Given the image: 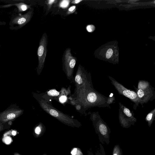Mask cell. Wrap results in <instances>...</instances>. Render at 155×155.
Returning <instances> with one entry per match:
<instances>
[{
    "label": "cell",
    "mask_w": 155,
    "mask_h": 155,
    "mask_svg": "<svg viewBox=\"0 0 155 155\" xmlns=\"http://www.w3.org/2000/svg\"><path fill=\"white\" fill-rule=\"evenodd\" d=\"M75 94L77 95L78 100H81L78 103H82V104L86 107L94 106L100 107L107 105L105 103H107V98L100 95L93 90L91 87L83 89Z\"/></svg>",
    "instance_id": "obj_1"
},
{
    "label": "cell",
    "mask_w": 155,
    "mask_h": 155,
    "mask_svg": "<svg viewBox=\"0 0 155 155\" xmlns=\"http://www.w3.org/2000/svg\"><path fill=\"white\" fill-rule=\"evenodd\" d=\"M38 101L44 110L63 123L73 127H79L81 126V123L78 120L57 109L46 101L41 98Z\"/></svg>",
    "instance_id": "obj_2"
},
{
    "label": "cell",
    "mask_w": 155,
    "mask_h": 155,
    "mask_svg": "<svg viewBox=\"0 0 155 155\" xmlns=\"http://www.w3.org/2000/svg\"><path fill=\"white\" fill-rule=\"evenodd\" d=\"M34 9L31 8L25 13L13 14L9 21V28L12 30L20 29L28 23L33 14Z\"/></svg>",
    "instance_id": "obj_3"
},
{
    "label": "cell",
    "mask_w": 155,
    "mask_h": 155,
    "mask_svg": "<svg viewBox=\"0 0 155 155\" xmlns=\"http://www.w3.org/2000/svg\"><path fill=\"white\" fill-rule=\"evenodd\" d=\"M71 51L70 48H66L62 58L63 69L69 80L72 78L74 69L77 60V58L72 55Z\"/></svg>",
    "instance_id": "obj_4"
},
{
    "label": "cell",
    "mask_w": 155,
    "mask_h": 155,
    "mask_svg": "<svg viewBox=\"0 0 155 155\" xmlns=\"http://www.w3.org/2000/svg\"><path fill=\"white\" fill-rule=\"evenodd\" d=\"M48 36L46 33L42 35L39 41L37 50V56L38 59V65L37 72L39 75L41 72L44 66L47 49Z\"/></svg>",
    "instance_id": "obj_5"
},
{
    "label": "cell",
    "mask_w": 155,
    "mask_h": 155,
    "mask_svg": "<svg viewBox=\"0 0 155 155\" xmlns=\"http://www.w3.org/2000/svg\"><path fill=\"white\" fill-rule=\"evenodd\" d=\"M24 110L15 104L12 105L0 113V122H11L22 115Z\"/></svg>",
    "instance_id": "obj_6"
},
{
    "label": "cell",
    "mask_w": 155,
    "mask_h": 155,
    "mask_svg": "<svg viewBox=\"0 0 155 155\" xmlns=\"http://www.w3.org/2000/svg\"><path fill=\"white\" fill-rule=\"evenodd\" d=\"M88 76L80 64L78 67L74 79L76 87L75 92L91 87Z\"/></svg>",
    "instance_id": "obj_7"
},
{
    "label": "cell",
    "mask_w": 155,
    "mask_h": 155,
    "mask_svg": "<svg viewBox=\"0 0 155 155\" xmlns=\"http://www.w3.org/2000/svg\"><path fill=\"white\" fill-rule=\"evenodd\" d=\"M109 78L112 84L119 93L130 99L136 105H137L140 103L137 94L135 91L127 89L112 78L110 77Z\"/></svg>",
    "instance_id": "obj_8"
},
{
    "label": "cell",
    "mask_w": 155,
    "mask_h": 155,
    "mask_svg": "<svg viewBox=\"0 0 155 155\" xmlns=\"http://www.w3.org/2000/svg\"><path fill=\"white\" fill-rule=\"evenodd\" d=\"M8 4L4 5H0V8H8L12 6H15L17 10L16 12L18 14L25 12L30 9L31 5H28L25 2L24 0H2L1 1Z\"/></svg>",
    "instance_id": "obj_9"
},
{
    "label": "cell",
    "mask_w": 155,
    "mask_h": 155,
    "mask_svg": "<svg viewBox=\"0 0 155 155\" xmlns=\"http://www.w3.org/2000/svg\"><path fill=\"white\" fill-rule=\"evenodd\" d=\"M95 124V127L98 134L99 137L104 139L108 144L109 140L110 130L107 124L100 117Z\"/></svg>",
    "instance_id": "obj_10"
},
{
    "label": "cell",
    "mask_w": 155,
    "mask_h": 155,
    "mask_svg": "<svg viewBox=\"0 0 155 155\" xmlns=\"http://www.w3.org/2000/svg\"><path fill=\"white\" fill-rule=\"evenodd\" d=\"M145 89H137L136 93L140 103H143L148 100L150 96V92Z\"/></svg>",
    "instance_id": "obj_11"
},
{
    "label": "cell",
    "mask_w": 155,
    "mask_h": 155,
    "mask_svg": "<svg viewBox=\"0 0 155 155\" xmlns=\"http://www.w3.org/2000/svg\"><path fill=\"white\" fill-rule=\"evenodd\" d=\"M45 131V128L43 124L40 123L36 126L34 130L35 136L36 137H38L42 136Z\"/></svg>",
    "instance_id": "obj_12"
},
{
    "label": "cell",
    "mask_w": 155,
    "mask_h": 155,
    "mask_svg": "<svg viewBox=\"0 0 155 155\" xmlns=\"http://www.w3.org/2000/svg\"><path fill=\"white\" fill-rule=\"evenodd\" d=\"M120 106L121 107V110L124 114L128 118L130 122L131 121L133 123L136 121V119L134 117L132 113L128 109L121 104Z\"/></svg>",
    "instance_id": "obj_13"
},
{
    "label": "cell",
    "mask_w": 155,
    "mask_h": 155,
    "mask_svg": "<svg viewBox=\"0 0 155 155\" xmlns=\"http://www.w3.org/2000/svg\"><path fill=\"white\" fill-rule=\"evenodd\" d=\"M155 109L152 110L146 116V120L148 122L149 126L150 127L152 124L154 117Z\"/></svg>",
    "instance_id": "obj_14"
},
{
    "label": "cell",
    "mask_w": 155,
    "mask_h": 155,
    "mask_svg": "<svg viewBox=\"0 0 155 155\" xmlns=\"http://www.w3.org/2000/svg\"><path fill=\"white\" fill-rule=\"evenodd\" d=\"M61 94L62 93H60V92H58L55 89H54L50 90L49 91H48L45 95H47L48 97H56L57 96L59 97V95Z\"/></svg>",
    "instance_id": "obj_15"
},
{
    "label": "cell",
    "mask_w": 155,
    "mask_h": 155,
    "mask_svg": "<svg viewBox=\"0 0 155 155\" xmlns=\"http://www.w3.org/2000/svg\"><path fill=\"white\" fill-rule=\"evenodd\" d=\"M112 155H123L122 150L119 145H116L114 147Z\"/></svg>",
    "instance_id": "obj_16"
},
{
    "label": "cell",
    "mask_w": 155,
    "mask_h": 155,
    "mask_svg": "<svg viewBox=\"0 0 155 155\" xmlns=\"http://www.w3.org/2000/svg\"><path fill=\"white\" fill-rule=\"evenodd\" d=\"M71 1L69 0H63L61 1L59 3V6L62 8H66L69 6Z\"/></svg>",
    "instance_id": "obj_17"
},
{
    "label": "cell",
    "mask_w": 155,
    "mask_h": 155,
    "mask_svg": "<svg viewBox=\"0 0 155 155\" xmlns=\"http://www.w3.org/2000/svg\"><path fill=\"white\" fill-rule=\"evenodd\" d=\"M70 153L71 155H83L81 150L78 147H74L72 148Z\"/></svg>",
    "instance_id": "obj_18"
},
{
    "label": "cell",
    "mask_w": 155,
    "mask_h": 155,
    "mask_svg": "<svg viewBox=\"0 0 155 155\" xmlns=\"http://www.w3.org/2000/svg\"><path fill=\"white\" fill-rule=\"evenodd\" d=\"M57 2L58 1L56 0H48L46 1L45 3L47 6L48 10L50 9L53 4L57 3Z\"/></svg>",
    "instance_id": "obj_19"
},
{
    "label": "cell",
    "mask_w": 155,
    "mask_h": 155,
    "mask_svg": "<svg viewBox=\"0 0 155 155\" xmlns=\"http://www.w3.org/2000/svg\"><path fill=\"white\" fill-rule=\"evenodd\" d=\"M67 97L66 95H62L59 97V100L61 103H64L67 101Z\"/></svg>",
    "instance_id": "obj_20"
},
{
    "label": "cell",
    "mask_w": 155,
    "mask_h": 155,
    "mask_svg": "<svg viewBox=\"0 0 155 155\" xmlns=\"http://www.w3.org/2000/svg\"><path fill=\"white\" fill-rule=\"evenodd\" d=\"M76 10V7L75 6L73 5L70 7L68 11L67 14V15H69L74 12Z\"/></svg>",
    "instance_id": "obj_21"
},
{
    "label": "cell",
    "mask_w": 155,
    "mask_h": 155,
    "mask_svg": "<svg viewBox=\"0 0 155 155\" xmlns=\"http://www.w3.org/2000/svg\"><path fill=\"white\" fill-rule=\"evenodd\" d=\"M87 31L90 32H93L95 29L94 26L92 25H88L86 27Z\"/></svg>",
    "instance_id": "obj_22"
},
{
    "label": "cell",
    "mask_w": 155,
    "mask_h": 155,
    "mask_svg": "<svg viewBox=\"0 0 155 155\" xmlns=\"http://www.w3.org/2000/svg\"><path fill=\"white\" fill-rule=\"evenodd\" d=\"M113 53V51L111 49H109L107 51L106 54V57L107 58H109L112 55Z\"/></svg>",
    "instance_id": "obj_23"
},
{
    "label": "cell",
    "mask_w": 155,
    "mask_h": 155,
    "mask_svg": "<svg viewBox=\"0 0 155 155\" xmlns=\"http://www.w3.org/2000/svg\"><path fill=\"white\" fill-rule=\"evenodd\" d=\"M6 123H3L0 122V131L5 129V127H7V124H6Z\"/></svg>",
    "instance_id": "obj_24"
},
{
    "label": "cell",
    "mask_w": 155,
    "mask_h": 155,
    "mask_svg": "<svg viewBox=\"0 0 155 155\" xmlns=\"http://www.w3.org/2000/svg\"><path fill=\"white\" fill-rule=\"evenodd\" d=\"M82 0H74L72 1L71 2V3L73 4H78L80 2L82 1Z\"/></svg>",
    "instance_id": "obj_25"
},
{
    "label": "cell",
    "mask_w": 155,
    "mask_h": 155,
    "mask_svg": "<svg viewBox=\"0 0 155 155\" xmlns=\"http://www.w3.org/2000/svg\"><path fill=\"white\" fill-rule=\"evenodd\" d=\"M11 141L10 138L8 137H7L5 138V142L6 143H9Z\"/></svg>",
    "instance_id": "obj_26"
},
{
    "label": "cell",
    "mask_w": 155,
    "mask_h": 155,
    "mask_svg": "<svg viewBox=\"0 0 155 155\" xmlns=\"http://www.w3.org/2000/svg\"><path fill=\"white\" fill-rule=\"evenodd\" d=\"M6 23L4 21H0V25H5Z\"/></svg>",
    "instance_id": "obj_27"
},
{
    "label": "cell",
    "mask_w": 155,
    "mask_h": 155,
    "mask_svg": "<svg viewBox=\"0 0 155 155\" xmlns=\"http://www.w3.org/2000/svg\"><path fill=\"white\" fill-rule=\"evenodd\" d=\"M16 132L14 130L13 131L12 133V134L14 136L16 135Z\"/></svg>",
    "instance_id": "obj_28"
},
{
    "label": "cell",
    "mask_w": 155,
    "mask_h": 155,
    "mask_svg": "<svg viewBox=\"0 0 155 155\" xmlns=\"http://www.w3.org/2000/svg\"><path fill=\"white\" fill-rule=\"evenodd\" d=\"M43 155H47L46 154H44Z\"/></svg>",
    "instance_id": "obj_29"
},
{
    "label": "cell",
    "mask_w": 155,
    "mask_h": 155,
    "mask_svg": "<svg viewBox=\"0 0 155 155\" xmlns=\"http://www.w3.org/2000/svg\"><path fill=\"white\" fill-rule=\"evenodd\" d=\"M19 155V154H16V155Z\"/></svg>",
    "instance_id": "obj_30"
},
{
    "label": "cell",
    "mask_w": 155,
    "mask_h": 155,
    "mask_svg": "<svg viewBox=\"0 0 155 155\" xmlns=\"http://www.w3.org/2000/svg\"><path fill=\"white\" fill-rule=\"evenodd\" d=\"M0 47H1V46H0Z\"/></svg>",
    "instance_id": "obj_31"
},
{
    "label": "cell",
    "mask_w": 155,
    "mask_h": 155,
    "mask_svg": "<svg viewBox=\"0 0 155 155\" xmlns=\"http://www.w3.org/2000/svg\"></svg>",
    "instance_id": "obj_32"
}]
</instances>
